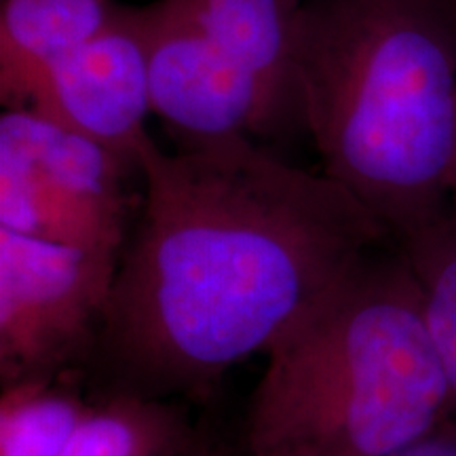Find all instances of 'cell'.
Segmentation results:
<instances>
[{"label": "cell", "mask_w": 456, "mask_h": 456, "mask_svg": "<svg viewBox=\"0 0 456 456\" xmlns=\"http://www.w3.org/2000/svg\"><path fill=\"white\" fill-rule=\"evenodd\" d=\"M98 349L117 389L203 397L266 355L393 239L355 197L254 138L151 140Z\"/></svg>", "instance_id": "obj_1"}, {"label": "cell", "mask_w": 456, "mask_h": 456, "mask_svg": "<svg viewBox=\"0 0 456 456\" xmlns=\"http://www.w3.org/2000/svg\"><path fill=\"white\" fill-rule=\"evenodd\" d=\"M296 91L323 174L393 241L448 212L456 146L452 0H305Z\"/></svg>", "instance_id": "obj_2"}, {"label": "cell", "mask_w": 456, "mask_h": 456, "mask_svg": "<svg viewBox=\"0 0 456 456\" xmlns=\"http://www.w3.org/2000/svg\"><path fill=\"white\" fill-rule=\"evenodd\" d=\"M265 357L248 456H389L450 425L446 372L395 241Z\"/></svg>", "instance_id": "obj_3"}, {"label": "cell", "mask_w": 456, "mask_h": 456, "mask_svg": "<svg viewBox=\"0 0 456 456\" xmlns=\"http://www.w3.org/2000/svg\"><path fill=\"white\" fill-rule=\"evenodd\" d=\"M134 174L142 171L30 108L0 117V228L121 256Z\"/></svg>", "instance_id": "obj_4"}, {"label": "cell", "mask_w": 456, "mask_h": 456, "mask_svg": "<svg viewBox=\"0 0 456 456\" xmlns=\"http://www.w3.org/2000/svg\"><path fill=\"white\" fill-rule=\"evenodd\" d=\"M121 256L0 228V380L60 379L95 355Z\"/></svg>", "instance_id": "obj_5"}, {"label": "cell", "mask_w": 456, "mask_h": 456, "mask_svg": "<svg viewBox=\"0 0 456 456\" xmlns=\"http://www.w3.org/2000/svg\"><path fill=\"white\" fill-rule=\"evenodd\" d=\"M152 112L184 146L275 135L258 83L232 61L178 0L140 7Z\"/></svg>", "instance_id": "obj_6"}, {"label": "cell", "mask_w": 456, "mask_h": 456, "mask_svg": "<svg viewBox=\"0 0 456 456\" xmlns=\"http://www.w3.org/2000/svg\"><path fill=\"white\" fill-rule=\"evenodd\" d=\"M28 108L140 169L142 151L152 140L146 131L152 102L140 7L118 4L104 30L47 74Z\"/></svg>", "instance_id": "obj_7"}, {"label": "cell", "mask_w": 456, "mask_h": 456, "mask_svg": "<svg viewBox=\"0 0 456 456\" xmlns=\"http://www.w3.org/2000/svg\"><path fill=\"white\" fill-rule=\"evenodd\" d=\"M209 38L258 83L275 135L300 125L296 41L305 0H178Z\"/></svg>", "instance_id": "obj_8"}, {"label": "cell", "mask_w": 456, "mask_h": 456, "mask_svg": "<svg viewBox=\"0 0 456 456\" xmlns=\"http://www.w3.org/2000/svg\"><path fill=\"white\" fill-rule=\"evenodd\" d=\"M114 0H3L0 100L28 108L47 74L100 34L117 15Z\"/></svg>", "instance_id": "obj_9"}, {"label": "cell", "mask_w": 456, "mask_h": 456, "mask_svg": "<svg viewBox=\"0 0 456 456\" xmlns=\"http://www.w3.org/2000/svg\"><path fill=\"white\" fill-rule=\"evenodd\" d=\"M195 440L171 399L117 389L89 403L61 456H182Z\"/></svg>", "instance_id": "obj_10"}, {"label": "cell", "mask_w": 456, "mask_h": 456, "mask_svg": "<svg viewBox=\"0 0 456 456\" xmlns=\"http://www.w3.org/2000/svg\"><path fill=\"white\" fill-rule=\"evenodd\" d=\"M397 245L419 283L427 328L452 397L450 425H456V212L450 208Z\"/></svg>", "instance_id": "obj_11"}, {"label": "cell", "mask_w": 456, "mask_h": 456, "mask_svg": "<svg viewBox=\"0 0 456 456\" xmlns=\"http://www.w3.org/2000/svg\"><path fill=\"white\" fill-rule=\"evenodd\" d=\"M87 406L61 379L3 387L0 456H61Z\"/></svg>", "instance_id": "obj_12"}, {"label": "cell", "mask_w": 456, "mask_h": 456, "mask_svg": "<svg viewBox=\"0 0 456 456\" xmlns=\"http://www.w3.org/2000/svg\"><path fill=\"white\" fill-rule=\"evenodd\" d=\"M389 456H456V425H446L427 440Z\"/></svg>", "instance_id": "obj_13"}, {"label": "cell", "mask_w": 456, "mask_h": 456, "mask_svg": "<svg viewBox=\"0 0 456 456\" xmlns=\"http://www.w3.org/2000/svg\"><path fill=\"white\" fill-rule=\"evenodd\" d=\"M182 456H224V454H222L220 448H216L209 440H201V437H197V440L192 442V446L188 448Z\"/></svg>", "instance_id": "obj_14"}, {"label": "cell", "mask_w": 456, "mask_h": 456, "mask_svg": "<svg viewBox=\"0 0 456 456\" xmlns=\"http://www.w3.org/2000/svg\"><path fill=\"white\" fill-rule=\"evenodd\" d=\"M450 208L456 212V146H454V159H452V174H450Z\"/></svg>", "instance_id": "obj_15"}, {"label": "cell", "mask_w": 456, "mask_h": 456, "mask_svg": "<svg viewBox=\"0 0 456 456\" xmlns=\"http://www.w3.org/2000/svg\"><path fill=\"white\" fill-rule=\"evenodd\" d=\"M452 3H454V4H456V0H452Z\"/></svg>", "instance_id": "obj_16"}]
</instances>
